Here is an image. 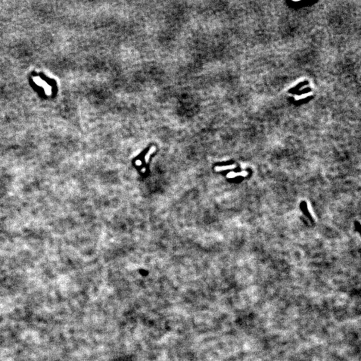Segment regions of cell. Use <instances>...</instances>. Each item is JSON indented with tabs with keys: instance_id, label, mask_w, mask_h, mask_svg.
Returning <instances> with one entry per match:
<instances>
[{
	"instance_id": "obj_2",
	"label": "cell",
	"mask_w": 361,
	"mask_h": 361,
	"mask_svg": "<svg viewBox=\"0 0 361 361\" xmlns=\"http://www.w3.org/2000/svg\"><path fill=\"white\" fill-rule=\"evenodd\" d=\"M154 148H151V150L149 151V152H148V153L147 154V156L145 157V160H146V162H147V163L148 161V159H149L150 154H151V153H152L153 152H154Z\"/></svg>"
},
{
	"instance_id": "obj_3",
	"label": "cell",
	"mask_w": 361,
	"mask_h": 361,
	"mask_svg": "<svg viewBox=\"0 0 361 361\" xmlns=\"http://www.w3.org/2000/svg\"><path fill=\"white\" fill-rule=\"evenodd\" d=\"M136 164H137V165H141V163L140 161H136Z\"/></svg>"
},
{
	"instance_id": "obj_1",
	"label": "cell",
	"mask_w": 361,
	"mask_h": 361,
	"mask_svg": "<svg viewBox=\"0 0 361 361\" xmlns=\"http://www.w3.org/2000/svg\"><path fill=\"white\" fill-rule=\"evenodd\" d=\"M34 82L37 84L38 85H39L40 86H42L43 89L45 90V92L48 94V95H50L51 92V88L50 86H49L46 82H45V81H44L42 79H41L39 77H36L34 78Z\"/></svg>"
}]
</instances>
